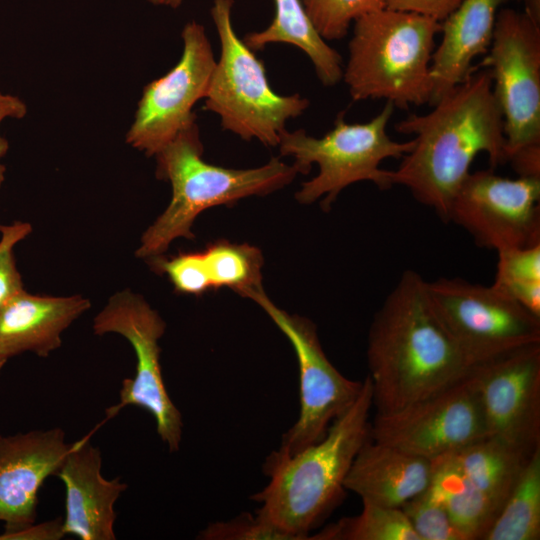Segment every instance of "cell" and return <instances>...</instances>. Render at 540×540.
<instances>
[{"instance_id":"6da1fadb","label":"cell","mask_w":540,"mask_h":540,"mask_svg":"<svg viewBox=\"0 0 540 540\" xmlns=\"http://www.w3.org/2000/svg\"><path fill=\"white\" fill-rule=\"evenodd\" d=\"M433 106L429 113L411 114L395 125L399 133L415 138L398 169L388 170V176L392 186L408 188L448 222L453 197L475 157L486 153L491 169L507 163L504 121L487 69L473 72Z\"/></svg>"},{"instance_id":"7a4b0ae2","label":"cell","mask_w":540,"mask_h":540,"mask_svg":"<svg viewBox=\"0 0 540 540\" xmlns=\"http://www.w3.org/2000/svg\"><path fill=\"white\" fill-rule=\"evenodd\" d=\"M366 355L376 413L433 396L472 369L436 314L427 281L411 269L402 273L375 313Z\"/></svg>"},{"instance_id":"3957f363","label":"cell","mask_w":540,"mask_h":540,"mask_svg":"<svg viewBox=\"0 0 540 540\" xmlns=\"http://www.w3.org/2000/svg\"><path fill=\"white\" fill-rule=\"evenodd\" d=\"M372 406V386L366 376L355 402L331 423L320 441L290 456L272 452L263 466L270 481L251 496L261 503L256 515L292 540H310V531L345 494L346 475L370 438Z\"/></svg>"},{"instance_id":"277c9868","label":"cell","mask_w":540,"mask_h":540,"mask_svg":"<svg viewBox=\"0 0 540 540\" xmlns=\"http://www.w3.org/2000/svg\"><path fill=\"white\" fill-rule=\"evenodd\" d=\"M202 155L196 119L155 155L156 175L170 182L172 196L164 212L143 233L137 257L161 256L177 238L193 239L192 225L202 211L269 194L289 184L298 173L278 157L256 168L232 169L210 164Z\"/></svg>"},{"instance_id":"5b68a950","label":"cell","mask_w":540,"mask_h":540,"mask_svg":"<svg viewBox=\"0 0 540 540\" xmlns=\"http://www.w3.org/2000/svg\"><path fill=\"white\" fill-rule=\"evenodd\" d=\"M353 23L342 76L351 98L384 99L400 109L428 103L430 64L441 22L384 7Z\"/></svg>"},{"instance_id":"8992f818","label":"cell","mask_w":540,"mask_h":540,"mask_svg":"<svg viewBox=\"0 0 540 540\" xmlns=\"http://www.w3.org/2000/svg\"><path fill=\"white\" fill-rule=\"evenodd\" d=\"M233 5V0H214L210 10L220 56L203 107L219 116L224 130L243 140L278 146L287 121L302 115L310 102L298 93L285 96L271 88L263 62L234 30Z\"/></svg>"},{"instance_id":"52a82bcc","label":"cell","mask_w":540,"mask_h":540,"mask_svg":"<svg viewBox=\"0 0 540 540\" xmlns=\"http://www.w3.org/2000/svg\"><path fill=\"white\" fill-rule=\"evenodd\" d=\"M394 109L386 102L370 121L354 124L345 121L342 111L333 129L321 138L309 136L303 129L285 130L278 144L281 155L295 159L298 173L307 174L314 163L319 167L318 174L302 184L296 199L310 204L323 197L321 206L327 211L338 194L353 183L370 181L381 190L391 188L388 170L380 168L381 162L403 158L414 145L413 140L398 142L388 135Z\"/></svg>"},{"instance_id":"ba28073f","label":"cell","mask_w":540,"mask_h":540,"mask_svg":"<svg viewBox=\"0 0 540 540\" xmlns=\"http://www.w3.org/2000/svg\"><path fill=\"white\" fill-rule=\"evenodd\" d=\"M439 319L471 366L540 344V317L493 285L459 277L427 281Z\"/></svg>"},{"instance_id":"9c48e42d","label":"cell","mask_w":540,"mask_h":540,"mask_svg":"<svg viewBox=\"0 0 540 540\" xmlns=\"http://www.w3.org/2000/svg\"><path fill=\"white\" fill-rule=\"evenodd\" d=\"M95 335L116 333L131 344L136 355L134 377L125 378L120 401L107 409L109 417L133 405L145 409L156 422V431L170 452L179 449L183 433L181 412L171 400L161 371L159 340L166 330L165 321L140 294L129 289L113 294L95 316Z\"/></svg>"},{"instance_id":"30bf717a","label":"cell","mask_w":540,"mask_h":540,"mask_svg":"<svg viewBox=\"0 0 540 540\" xmlns=\"http://www.w3.org/2000/svg\"><path fill=\"white\" fill-rule=\"evenodd\" d=\"M242 296L258 304L292 344L299 367L300 412L283 435L278 452L294 455L320 441L331 423L357 399L363 381L345 377L330 362L321 346L316 326L299 315L276 306L262 286Z\"/></svg>"},{"instance_id":"8fae6325","label":"cell","mask_w":540,"mask_h":540,"mask_svg":"<svg viewBox=\"0 0 540 540\" xmlns=\"http://www.w3.org/2000/svg\"><path fill=\"white\" fill-rule=\"evenodd\" d=\"M486 54L478 67L492 77L508 161L518 150L540 144V25L524 12L500 9Z\"/></svg>"},{"instance_id":"7c38bea8","label":"cell","mask_w":540,"mask_h":540,"mask_svg":"<svg viewBox=\"0 0 540 540\" xmlns=\"http://www.w3.org/2000/svg\"><path fill=\"white\" fill-rule=\"evenodd\" d=\"M487 436L479 391L470 373L458 383L389 413H376L371 439L433 460Z\"/></svg>"},{"instance_id":"4fadbf2b","label":"cell","mask_w":540,"mask_h":540,"mask_svg":"<svg viewBox=\"0 0 540 540\" xmlns=\"http://www.w3.org/2000/svg\"><path fill=\"white\" fill-rule=\"evenodd\" d=\"M494 170L467 175L448 222L465 229L479 247L497 252L540 244V178L511 179Z\"/></svg>"},{"instance_id":"5bb4252c","label":"cell","mask_w":540,"mask_h":540,"mask_svg":"<svg viewBox=\"0 0 540 540\" xmlns=\"http://www.w3.org/2000/svg\"><path fill=\"white\" fill-rule=\"evenodd\" d=\"M181 38L183 51L179 61L144 87L125 136L127 144L146 156H155L196 119L193 107L205 98L216 64L203 25L188 22Z\"/></svg>"},{"instance_id":"9a60e30c","label":"cell","mask_w":540,"mask_h":540,"mask_svg":"<svg viewBox=\"0 0 540 540\" xmlns=\"http://www.w3.org/2000/svg\"><path fill=\"white\" fill-rule=\"evenodd\" d=\"M471 374L487 436L533 454L540 448V344L475 365Z\"/></svg>"},{"instance_id":"2e32d148","label":"cell","mask_w":540,"mask_h":540,"mask_svg":"<svg viewBox=\"0 0 540 540\" xmlns=\"http://www.w3.org/2000/svg\"><path fill=\"white\" fill-rule=\"evenodd\" d=\"M72 444L60 428L0 435V539H38V493L55 475Z\"/></svg>"},{"instance_id":"e0dca14e","label":"cell","mask_w":540,"mask_h":540,"mask_svg":"<svg viewBox=\"0 0 540 540\" xmlns=\"http://www.w3.org/2000/svg\"><path fill=\"white\" fill-rule=\"evenodd\" d=\"M100 450L87 439L73 443L56 472L65 486L63 535L81 540H114L115 503L127 488L101 473Z\"/></svg>"},{"instance_id":"ac0fdd59","label":"cell","mask_w":540,"mask_h":540,"mask_svg":"<svg viewBox=\"0 0 540 540\" xmlns=\"http://www.w3.org/2000/svg\"><path fill=\"white\" fill-rule=\"evenodd\" d=\"M91 306L82 295L41 296L23 290L0 310V359L31 352L47 357L62 333Z\"/></svg>"},{"instance_id":"d6986e66","label":"cell","mask_w":540,"mask_h":540,"mask_svg":"<svg viewBox=\"0 0 540 540\" xmlns=\"http://www.w3.org/2000/svg\"><path fill=\"white\" fill-rule=\"evenodd\" d=\"M506 0H463L441 22L442 40L434 49L429 104L465 82L478 68L473 60L486 54L492 41L498 7Z\"/></svg>"},{"instance_id":"ffe728a7","label":"cell","mask_w":540,"mask_h":540,"mask_svg":"<svg viewBox=\"0 0 540 540\" xmlns=\"http://www.w3.org/2000/svg\"><path fill=\"white\" fill-rule=\"evenodd\" d=\"M431 472L430 460L370 437L356 454L344 488L362 501L401 507L429 486Z\"/></svg>"},{"instance_id":"44dd1931","label":"cell","mask_w":540,"mask_h":540,"mask_svg":"<svg viewBox=\"0 0 540 540\" xmlns=\"http://www.w3.org/2000/svg\"><path fill=\"white\" fill-rule=\"evenodd\" d=\"M274 5L270 25L246 34L242 38L246 46L254 52L272 43L296 46L309 57L324 86L336 85L343 76L342 58L317 32L301 0H274Z\"/></svg>"},{"instance_id":"7402d4cb","label":"cell","mask_w":540,"mask_h":540,"mask_svg":"<svg viewBox=\"0 0 540 540\" xmlns=\"http://www.w3.org/2000/svg\"><path fill=\"white\" fill-rule=\"evenodd\" d=\"M451 455L498 514L532 454L526 455L496 437L485 436Z\"/></svg>"},{"instance_id":"603a6c76","label":"cell","mask_w":540,"mask_h":540,"mask_svg":"<svg viewBox=\"0 0 540 540\" xmlns=\"http://www.w3.org/2000/svg\"><path fill=\"white\" fill-rule=\"evenodd\" d=\"M429 489L444 506L464 540H483L497 512L470 482L451 453L431 460Z\"/></svg>"},{"instance_id":"cb8c5ba5","label":"cell","mask_w":540,"mask_h":540,"mask_svg":"<svg viewBox=\"0 0 540 540\" xmlns=\"http://www.w3.org/2000/svg\"><path fill=\"white\" fill-rule=\"evenodd\" d=\"M540 539V448L529 458L483 540Z\"/></svg>"},{"instance_id":"d4e9b609","label":"cell","mask_w":540,"mask_h":540,"mask_svg":"<svg viewBox=\"0 0 540 540\" xmlns=\"http://www.w3.org/2000/svg\"><path fill=\"white\" fill-rule=\"evenodd\" d=\"M362 503L358 515L327 525L310 540H420L400 507Z\"/></svg>"},{"instance_id":"484cf974","label":"cell","mask_w":540,"mask_h":540,"mask_svg":"<svg viewBox=\"0 0 540 540\" xmlns=\"http://www.w3.org/2000/svg\"><path fill=\"white\" fill-rule=\"evenodd\" d=\"M202 253L212 288L228 287L243 295L262 286L263 256L258 248L220 240Z\"/></svg>"},{"instance_id":"4316f807","label":"cell","mask_w":540,"mask_h":540,"mask_svg":"<svg viewBox=\"0 0 540 540\" xmlns=\"http://www.w3.org/2000/svg\"><path fill=\"white\" fill-rule=\"evenodd\" d=\"M493 286L540 317V244L504 249Z\"/></svg>"},{"instance_id":"83f0119b","label":"cell","mask_w":540,"mask_h":540,"mask_svg":"<svg viewBox=\"0 0 540 540\" xmlns=\"http://www.w3.org/2000/svg\"><path fill=\"white\" fill-rule=\"evenodd\" d=\"M317 32L324 40L344 38L357 18L385 7L384 0H301Z\"/></svg>"},{"instance_id":"f1b7e54d","label":"cell","mask_w":540,"mask_h":540,"mask_svg":"<svg viewBox=\"0 0 540 540\" xmlns=\"http://www.w3.org/2000/svg\"><path fill=\"white\" fill-rule=\"evenodd\" d=\"M420 540H464L429 487L400 507Z\"/></svg>"},{"instance_id":"f546056e","label":"cell","mask_w":540,"mask_h":540,"mask_svg":"<svg viewBox=\"0 0 540 540\" xmlns=\"http://www.w3.org/2000/svg\"><path fill=\"white\" fill-rule=\"evenodd\" d=\"M154 268L168 276L183 294L200 295L212 288L202 252L180 253L171 258H153Z\"/></svg>"},{"instance_id":"4dcf8cb0","label":"cell","mask_w":540,"mask_h":540,"mask_svg":"<svg viewBox=\"0 0 540 540\" xmlns=\"http://www.w3.org/2000/svg\"><path fill=\"white\" fill-rule=\"evenodd\" d=\"M31 231L32 226L28 222L0 224V310L13 297L25 290L16 265L14 248Z\"/></svg>"},{"instance_id":"1f68e13d","label":"cell","mask_w":540,"mask_h":540,"mask_svg":"<svg viewBox=\"0 0 540 540\" xmlns=\"http://www.w3.org/2000/svg\"><path fill=\"white\" fill-rule=\"evenodd\" d=\"M205 540H292L289 535L250 513L209 524L199 535Z\"/></svg>"},{"instance_id":"d6a6232c","label":"cell","mask_w":540,"mask_h":540,"mask_svg":"<svg viewBox=\"0 0 540 540\" xmlns=\"http://www.w3.org/2000/svg\"><path fill=\"white\" fill-rule=\"evenodd\" d=\"M463 0H384L385 8L430 17L438 22L446 19Z\"/></svg>"},{"instance_id":"836d02e7","label":"cell","mask_w":540,"mask_h":540,"mask_svg":"<svg viewBox=\"0 0 540 540\" xmlns=\"http://www.w3.org/2000/svg\"><path fill=\"white\" fill-rule=\"evenodd\" d=\"M507 162L520 177L540 178V144L524 147L513 155Z\"/></svg>"},{"instance_id":"e575fe53","label":"cell","mask_w":540,"mask_h":540,"mask_svg":"<svg viewBox=\"0 0 540 540\" xmlns=\"http://www.w3.org/2000/svg\"><path fill=\"white\" fill-rule=\"evenodd\" d=\"M26 103L16 95L0 91V125L6 119H22L26 116ZM9 143L0 133V160L7 154Z\"/></svg>"},{"instance_id":"d590c367","label":"cell","mask_w":540,"mask_h":540,"mask_svg":"<svg viewBox=\"0 0 540 540\" xmlns=\"http://www.w3.org/2000/svg\"><path fill=\"white\" fill-rule=\"evenodd\" d=\"M524 13L536 24L540 25V0H522Z\"/></svg>"},{"instance_id":"8d00e7d4","label":"cell","mask_w":540,"mask_h":540,"mask_svg":"<svg viewBox=\"0 0 540 540\" xmlns=\"http://www.w3.org/2000/svg\"><path fill=\"white\" fill-rule=\"evenodd\" d=\"M151 4L156 6H165L170 8L179 7L184 0H148Z\"/></svg>"},{"instance_id":"74e56055","label":"cell","mask_w":540,"mask_h":540,"mask_svg":"<svg viewBox=\"0 0 540 540\" xmlns=\"http://www.w3.org/2000/svg\"><path fill=\"white\" fill-rule=\"evenodd\" d=\"M6 167L0 162V189L5 181Z\"/></svg>"},{"instance_id":"f35d334b","label":"cell","mask_w":540,"mask_h":540,"mask_svg":"<svg viewBox=\"0 0 540 540\" xmlns=\"http://www.w3.org/2000/svg\"><path fill=\"white\" fill-rule=\"evenodd\" d=\"M6 362H4L3 360L0 359V373L3 369V367L5 366Z\"/></svg>"}]
</instances>
